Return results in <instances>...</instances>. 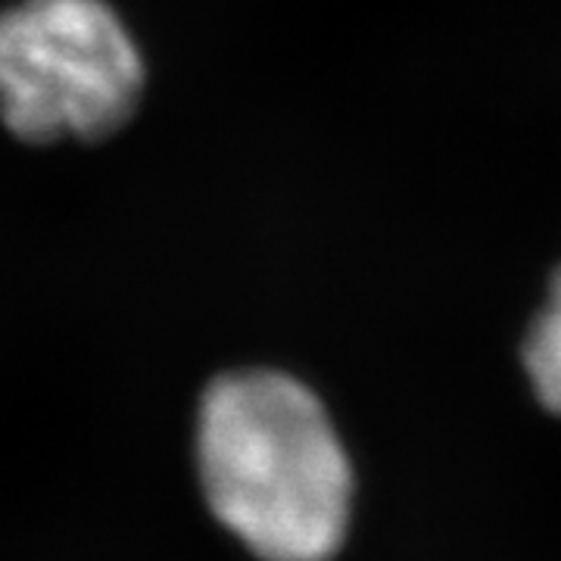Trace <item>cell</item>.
<instances>
[{"label": "cell", "instance_id": "6da1fadb", "mask_svg": "<svg viewBox=\"0 0 561 561\" xmlns=\"http://www.w3.org/2000/svg\"><path fill=\"white\" fill-rule=\"evenodd\" d=\"M203 493L262 561H328L350 524L353 474L309 387L280 371H231L203 397Z\"/></svg>", "mask_w": 561, "mask_h": 561}, {"label": "cell", "instance_id": "7a4b0ae2", "mask_svg": "<svg viewBox=\"0 0 561 561\" xmlns=\"http://www.w3.org/2000/svg\"><path fill=\"white\" fill-rule=\"evenodd\" d=\"M140 94L144 60L103 0H22L0 13V116L16 138H110Z\"/></svg>", "mask_w": 561, "mask_h": 561}, {"label": "cell", "instance_id": "3957f363", "mask_svg": "<svg viewBox=\"0 0 561 561\" xmlns=\"http://www.w3.org/2000/svg\"><path fill=\"white\" fill-rule=\"evenodd\" d=\"M524 368L537 400L561 419V272L549 287V302L524 337Z\"/></svg>", "mask_w": 561, "mask_h": 561}]
</instances>
